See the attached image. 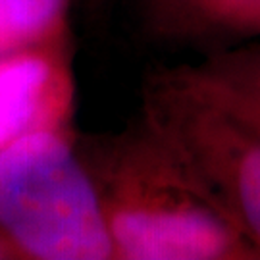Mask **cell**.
I'll list each match as a JSON object with an SVG mask.
<instances>
[{"label": "cell", "instance_id": "cell-1", "mask_svg": "<svg viewBox=\"0 0 260 260\" xmlns=\"http://www.w3.org/2000/svg\"><path fill=\"white\" fill-rule=\"evenodd\" d=\"M0 225L37 258L101 260L114 252L94 187L50 127L0 149Z\"/></svg>", "mask_w": 260, "mask_h": 260}, {"label": "cell", "instance_id": "cell-4", "mask_svg": "<svg viewBox=\"0 0 260 260\" xmlns=\"http://www.w3.org/2000/svg\"><path fill=\"white\" fill-rule=\"evenodd\" d=\"M66 0H0V52L48 37L64 14Z\"/></svg>", "mask_w": 260, "mask_h": 260}, {"label": "cell", "instance_id": "cell-2", "mask_svg": "<svg viewBox=\"0 0 260 260\" xmlns=\"http://www.w3.org/2000/svg\"><path fill=\"white\" fill-rule=\"evenodd\" d=\"M114 251L133 260L220 258L232 235L212 212L174 197H131L108 218Z\"/></svg>", "mask_w": 260, "mask_h": 260}, {"label": "cell", "instance_id": "cell-5", "mask_svg": "<svg viewBox=\"0 0 260 260\" xmlns=\"http://www.w3.org/2000/svg\"><path fill=\"white\" fill-rule=\"evenodd\" d=\"M233 189L245 222L260 241V145L241 150L233 166Z\"/></svg>", "mask_w": 260, "mask_h": 260}, {"label": "cell", "instance_id": "cell-3", "mask_svg": "<svg viewBox=\"0 0 260 260\" xmlns=\"http://www.w3.org/2000/svg\"><path fill=\"white\" fill-rule=\"evenodd\" d=\"M64 106V75L48 56L16 52L0 58V149L50 127Z\"/></svg>", "mask_w": 260, "mask_h": 260}]
</instances>
